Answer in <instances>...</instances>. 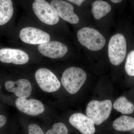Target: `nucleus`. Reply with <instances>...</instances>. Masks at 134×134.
Listing matches in <instances>:
<instances>
[{
    "mask_svg": "<svg viewBox=\"0 0 134 134\" xmlns=\"http://www.w3.org/2000/svg\"><path fill=\"white\" fill-rule=\"evenodd\" d=\"M112 2L115 3H120L122 1V0H110Z\"/></svg>",
    "mask_w": 134,
    "mask_h": 134,
    "instance_id": "obj_23",
    "label": "nucleus"
},
{
    "mask_svg": "<svg viewBox=\"0 0 134 134\" xmlns=\"http://www.w3.org/2000/svg\"><path fill=\"white\" fill-rule=\"evenodd\" d=\"M17 108L20 111L31 116L39 115L44 112V106L40 100L18 98L15 101Z\"/></svg>",
    "mask_w": 134,
    "mask_h": 134,
    "instance_id": "obj_11",
    "label": "nucleus"
},
{
    "mask_svg": "<svg viewBox=\"0 0 134 134\" xmlns=\"http://www.w3.org/2000/svg\"><path fill=\"white\" fill-rule=\"evenodd\" d=\"M125 68L129 75L134 76V50L131 51L128 55Z\"/></svg>",
    "mask_w": 134,
    "mask_h": 134,
    "instance_id": "obj_18",
    "label": "nucleus"
},
{
    "mask_svg": "<svg viewBox=\"0 0 134 134\" xmlns=\"http://www.w3.org/2000/svg\"><path fill=\"white\" fill-rule=\"evenodd\" d=\"M1 85H0V90H1Z\"/></svg>",
    "mask_w": 134,
    "mask_h": 134,
    "instance_id": "obj_24",
    "label": "nucleus"
},
{
    "mask_svg": "<svg viewBox=\"0 0 134 134\" xmlns=\"http://www.w3.org/2000/svg\"><path fill=\"white\" fill-rule=\"evenodd\" d=\"M114 128L117 131H130L134 128V118L122 115L116 119L113 123Z\"/></svg>",
    "mask_w": 134,
    "mask_h": 134,
    "instance_id": "obj_16",
    "label": "nucleus"
},
{
    "mask_svg": "<svg viewBox=\"0 0 134 134\" xmlns=\"http://www.w3.org/2000/svg\"><path fill=\"white\" fill-rule=\"evenodd\" d=\"M86 78V73L81 69L70 67L65 70L63 74L62 83L68 92L74 94L79 91Z\"/></svg>",
    "mask_w": 134,
    "mask_h": 134,
    "instance_id": "obj_1",
    "label": "nucleus"
},
{
    "mask_svg": "<svg viewBox=\"0 0 134 134\" xmlns=\"http://www.w3.org/2000/svg\"><path fill=\"white\" fill-rule=\"evenodd\" d=\"M77 38L80 44L91 51L102 49L105 45V38L97 30L83 27L77 32Z\"/></svg>",
    "mask_w": 134,
    "mask_h": 134,
    "instance_id": "obj_2",
    "label": "nucleus"
},
{
    "mask_svg": "<svg viewBox=\"0 0 134 134\" xmlns=\"http://www.w3.org/2000/svg\"><path fill=\"white\" fill-rule=\"evenodd\" d=\"M29 59V55L23 50L10 48L0 49V61L3 63L24 65L27 63Z\"/></svg>",
    "mask_w": 134,
    "mask_h": 134,
    "instance_id": "obj_9",
    "label": "nucleus"
},
{
    "mask_svg": "<svg viewBox=\"0 0 134 134\" xmlns=\"http://www.w3.org/2000/svg\"><path fill=\"white\" fill-rule=\"evenodd\" d=\"M112 108L111 100H92L88 104L86 109L87 116L97 125H100L107 120Z\"/></svg>",
    "mask_w": 134,
    "mask_h": 134,
    "instance_id": "obj_3",
    "label": "nucleus"
},
{
    "mask_svg": "<svg viewBox=\"0 0 134 134\" xmlns=\"http://www.w3.org/2000/svg\"><path fill=\"white\" fill-rule=\"evenodd\" d=\"M32 9L38 18L46 24L54 25L59 21V16L51 4L45 0H35Z\"/></svg>",
    "mask_w": 134,
    "mask_h": 134,
    "instance_id": "obj_5",
    "label": "nucleus"
},
{
    "mask_svg": "<svg viewBox=\"0 0 134 134\" xmlns=\"http://www.w3.org/2000/svg\"><path fill=\"white\" fill-rule=\"evenodd\" d=\"M111 9V5L107 2L102 0H97L92 5V12L94 18L97 20L105 16Z\"/></svg>",
    "mask_w": 134,
    "mask_h": 134,
    "instance_id": "obj_15",
    "label": "nucleus"
},
{
    "mask_svg": "<svg viewBox=\"0 0 134 134\" xmlns=\"http://www.w3.org/2000/svg\"><path fill=\"white\" fill-rule=\"evenodd\" d=\"M12 0H0V26L7 24L14 14Z\"/></svg>",
    "mask_w": 134,
    "mask_h": 134,
    "instance_id": "obj_14",
    "label": "nucleus"
},
{
    "mask_svg": "<svg viewBox=\"0 0 134 134\" xmlns=\"http://www.w3.org/2000/svg\"><path fill=\"white\" fill-rule=\"evenodd\" d=\"M46 134H69L66 125L62 122H58L53 125L52 128L49 130Z\"/></svg>",
    "mask_w": 134,
    "mask_h": 134,
    "instance_id": "obj_19",
    "label": "nucleus"
},
{
    "mask_svg": "<svg viewBox=\"0 0 134 134\" xmlns=\"http://www.w3.org/2000/svg\"><path fill=\"white\" fill-rule=\"evenodd\" d=\"M5 86L7 91L13 92L19 98H26L31 93V84L26 79H20L16 81H8L5 82Z\"/></svg>",
    "mask_w": 134,
    "mask_h": 134,
    "instance_id": "obj_13",
    "label": "nucleus"
},
{
    "mask_svg": "<svg viewBox=\"0 0 134 134\" xmlns=\"http://www.w3.org/2000/svg\"><path fill=\"white\" fill-rule=\"evenodd\" d=\"M127 52V43L125 36L118 33L110 38L108 46V55L113 65H120L125 60Z\"/></svg>",
    "mask_w": 134,
    "mask_h": 134,
    "instance_id": "obj_4",
    "label": "nucleus"
},
{
    "mask_svg": "<svg viewBox=\"0 0 134 134\" xmlns=\"http://www.w3.org/2000/svg\"><path fill=\"white\" fill-rule=\"evenodd\" d=\"M35 78L40 88L46 92L56 91L60 87L57 77L47 69L42 68L38 70L35 73Z\"/></svg>",
    "mask_w": 134,
    "mask_h": 134,
    "instance_id": "obj_6",
    "label": "nucleus"
},
{
    "mask_svg": "<svg viewBox=\"0 0 134 134\" xmlns=\"http://www.w3.org/2000/svg\"><path fill=\"white\" fill-rule=\"evenodd\" d=\"M38 50L41 54L46 57L59 59L62 58L68 51L66 46L57 41H48L40 45Z\"/></svg>",
    "mask_w": 134,
    "mask_h": 134,
    "instance_id": "obj_10",
    "label": "nucleus"
},
{
    "mask_svg": "<svg viewBox=\"0 0 134 134\" xmlns=\"http://www.w3.org/2000/svg\"><path fill=\"white\" fill-rule=\"evenodd\" d=\"M67 1L72 3H74L77 6H80L85 0H67Z\"/></svg>",
    "mask_w": 134,
    "mask_h": 134,
    "instance_id": "obj_22",
    "label": "nucleus"
},
{
    "mask_svg": "<svg viewBox=\"0 0 134 134\" xmlns=\"http://www.w3.org/2000/svg\"><path fill=\"white\" fill-rule=\"evenodd\" d=\"M19 37L23 42L30 44H41L48 42L50 35L40 29L27 27L21 30Z\"/></svg>",
    "mask_w": 134,
    "mask_h": 134,
    "instance_id": "obj_7",
    "label": "nucleus"
},
{
    "mask_svg": "<svg viewBox=\"0 0 134 134\" xmlns=\"http://www.w3.org/2000/svg\"><path fill=\"white\" fill-rule=\"evenodd\" d=\"M29 134H44L39 126L36 124H31L29 126Z\"/></svg>",
    "mask_w": 134,
    "mask_h": 134,
    "instance_id": "obj_20",
    "label": "nucleus"
},
{
    "mask_svg": "<svg viewBox=\"0 0 134 134\" xmlns=\"http://www.w3.org/2000/svg\"><path fill=\"white\" fill-rule=\"evenodd\" d=\"M69 122L82 134H93L96 131L93 121L81 113H76L71 115Z\"/></svg>",
    "mask_w": 134,
    "mask_h": 134,
    "instance_id": "obj_12",
    "label": "nucleus"
},
{
    "mask_svg": "<svg viewBox=\"0 0 134 134\" xmlns=\"http://www.w3.org/2000/svg\"><path fill=\"white\" fill-rule=\"evenodd\" d=\"M7 118L3 115H0V129L7 122Z\"/></svg>",
    "mask_w": 134,
    "mask_h": 134,
    "instance_id": "obj_21",
    "label": "nucleus"
},
{
    "mask_svg": "<svg viewBox=\"0 0 134 134\" xmlns=\"http://www.w3.org/2000/svg\"><path fill=\"white\" fill-rule=\"evenodd\" d=\"M113 107L115 110L123 114H130L134 111L133 104L123 96L116 99L114 104Z\"/></svg>",
    "mask_w": 134,
    "mask_h": 134,
    "instance_id": "obj_17",
    "label": "nucleus"
},
{
    "mask_svg": "<svg viewBox=\"0 0 134 134\" xmlns=\"http://www.w3.org/2000/svg\"><path fill=\"white\" fill-rule=\"evenodd\" d=\"M51 6L59 17L71 24L79 21V17L75 13L74 8L69 3L62 0H53Z\"/></svg>",
    "mask_w": 134,
    "mask_h": 134,
    "instance_id": "obj_8",
    "label": "nucleus"
}]
</instances>
